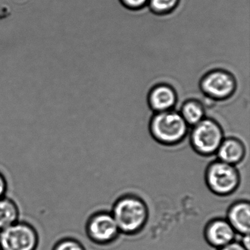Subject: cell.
<instances>
[{
	"label": "cell",
	"instance_id": "2",
	"mask_svg": "<svg viewBox=\"0 0 250 250\" xmlns=\"http://www.w3.org/2000/svg\"><path fill=\"white\" fill-rule=\"evenodd\" d=\"M188 128L179 112L174 110L154 113L149 124L150 135L165 146L179 145L188 134Z\"/></svg>",
	"mask_w": 250,
	"mask_h": 250
},
{
	"label": "cell",
	"instance_id": "13",
	"mask_svg": "<svg viewBox=\"0 0 250 250\" xmlns=\"http://www.w3.org/2000/svg\"><path fill=\"white\" fill-rule=\"evenodd\" d=\"M179 113L188 126H194L206 118L204 106L195 99H189L184 102Z\"/></svg>",
	"mask_w": 250,
	"mask_h": 250
},
{
	"label": "cell",
	"instance_id": "6",
	"mask_svg": "<svg viewBox=\"0 0 250 250\" xmlns=\"http://www.w3.org/2000/svg\"><path fill=\"white\" fill-rule=\"evenodd\" d=\"M200 90L205 96L214 101H225L232 97L236 90V80L225 70L209 71L202 77Z\"/></svg>",
	"mask_w": 250,
	"mask_h": 250
},
{
	"label": "cell",
	"instance_id": "10",
	"mask_svg": "<svg viewBox=\"0 0 250 250\" xmlns=\"http://www.w3.org/2000/svg\"><path fill=\"white\" fill-rule=\"evenodd\" d=\"M227 220L237 234H250V204L247 200L232 203L227 211Z\"/></svg>",
	"mask_w": 250,
	"mask_h": 250
},
{
	"label": "cell",
	"instance_id": "1",
	"mask_svg": "<svg viewBox=\"0 0 250 250\" xmlns=\"http://www.w3.org/2000/svg\"><path fill=\"white\" fill-rule=\"evenodd\" d=\"M111 213L120 232L128 235L141 232L149 216L148 208L144 200L133 194H125L118 199Z\"/></svg>",
	"mask_w": 250,
	"mask_h": 250
},
{
	"label": "cell",
	"instance_id": "17",
	"mask_svg": "<svg viewBox=\"0 0 250 250\" xmlns=\"http://www.w3.org/2000/svg\"><path fill=\"white\" fill-rule=\"evenodd\" d=\"M8 187V181H7L5 175L0 172V199L6 196Z\"/></svg>",
	"mask_w": 250,
	"mask_h": 250
},
{
	"label": "cell",
	"instance_id": "5",
	"mask_svg": "<svg viewBox=\"0 0 250 250\" xmlns=\"http://www.w3.org/2000/svg\"><path fill=\"white\" fill-rule=\"evenodd\" d=\"M39 244V232L28 222L20 220L0 231L2 250H37Z\"/></svg>",
	"mask_w": 250,
	"mask_h": 250
},
{
	"label": "cell",
	"instance_id": "4",
	"mask_svg": "<svg viewBox=\"0 0 250 250\" xmlns=\"http://www.w3.org/2000/svg\"><path fill=\"white\" fill-rule=\"evenodd\" d=\"M224 138V131L220 124L208 118H205L192 126L189 135L193 150L197 154L206 157L216 154Z\"/></svg>",
	"mask_w": 250,
	"mask_h": 250
},
{
	"label": "cell",
	"instance_id": "7",
	"mask_svg": "<svg viewBox=\"0 0 250 250\" xmlns=\"http://www.w3.org/2000/svg\"><path fill=\"white\" fill-rule=\"evenodd\" d=\"M85 230L89 239L99 245L114 242L121 233L112 213L106 211L96 212L90 216Z\"/></svg>",
	"mask_w": 250,
	"mask_h": 250
},
{
	"label": "cell",
	"instance_id": "11",
	"mask_svg": "<svg viewBox=\"0 0 250 250\" xmlns=\"http://www.w3.org/2000/svg\"><path fill=\"white\" fill-rule=\"evenodd\" d=\"M216 155L218 160L236 166L245 158V146L242 141L235 137L224 138Z\"/></svg>",
	"mask_w": 250,
	"mask_h": 250
},
{
	"label": "cell",
	"instance_id": "19",
	"mask_svg": "<svg viewBox=\"0 0 250 250\" xmlns=\"http://www.w3.org/2000/svg\"><path fill=\"white\" fill-rule=\"evenodd\" d=\"M242 236V238H241V241H240L241 244H242L243 247H245L247 250H250V234H247V235H241Z\"/></svg>",
	"mask_w": 250,
	"mask_h": 250
},
{
	"label": "cell",
	"instance_id": "18",
	"mask_svg": "<svg viewBox=\"0 0 250 250\" xmlns=\"http://www.w3.org/2000/svg\"><path fill=\"white\" fill-rule=\"evenodd\" d=\"M216 250H247L245 247H243L242 244L238 241H232L230 244L225 246V247H221Z\"/></svg>",
	"mask_w": 250,
	"mask_h": 250
},
{
	"label": "cell",
	"instance_id": "12",
	"mask_svg": "<svg viewBox=\"0 0 250 250\" xmlns=\"http://www.w3.org/2000/svg\"><path fill=\"white\" fill-rule=\"evenodd\" d=\"M20 210L14 200L5 197L0 199V231L20 221Z\"/></svg>",
	"mask_w": 250,
	"mask_h": 250
},
{
	"label": "cell",
	"instance_id": "20",
	"mask_svg": "<svg viewBox=\"0 0 250 250\" xmlns=\"http://www.w3.org/2000/svg\"><path fill=\"white\" fill-rule=\"evenodd\" d=\"M0 250H2V249L0 248Z\"/></svg>",
	"mask_w": 250,
	"mask_h": 250
},
{
	"label": "cell",
	"instance_id": "9",
	"mask_svg": "<svg viewBox=\"0 0 250 250\" xmlns=\"http://www.w3.org/2000/svg\"><path fill=\"white\" fill-rule=\"evenodd\" d=\"M178 102V96L175 89L167 84H159L150 89L147 95L149 107L154 112H167L173 110Z\"/></svg>",
	"mask_w": 250,
	"mask_h": 250
},
{
	"label": "cell",
	"instance_id": "3",
	"mask_svg": "<svg viewBox=\"0 0 250 250\" xmlns=\"http://www.w3.org/2000/svg\"><path fill=\"white\" fill-rule=\"evenodd\" d=\"M205 180L212 193L219 197H227L238 189L241 177L236 166L216 159L208 165Z\"/></svg>",
	"mask_w": 250,
	"mask_h": 250
},
{
	"label": "cell",
	"instance_id": "14",
	"mask_svg": "<svg viewBox=\"0 0 250 250\" xmlns=\"http://www.w3.org/2000/svg\"><path fill=\"white\" fill-rule=\"evenodd\" d=\"M181 0H148L147 6L153 14L158 16H165L173 12Z\"/></svg>",
	"mask_w": 250,
	"mask_h": 250
},
{
	"label": "cell",
	"instance_id": "16",
	"mask_svg": "<svg viewBox=\"0 0 250 250\" xmlns=\"http://www.w3.org/2000/svg\"><path fill=\"white\" fill-rule=\"evenodd\" d=\"M121 5L130 11H139L147 6L148 0H119Z\"/></svg>",
	"mask_w": 250,
	"mask_h": 250
},
{
	"label": "cell",
	"instance_id": "15",
	"mask_svg": "<svg viewBox=\"0 0 250 250\" xmlns=\"http://www.w3.org/2000/svg\"><path fill=\"white\" fill-rule=\"evenodd\" d=\"M52 250H86L84 245L74 238H64L54 245Z\"/></svg>",
	"mask_w": 250,
	"mask_h": 250
},
{
	"label": "cell",
	"instance_id": "8",
	"mask_svg": "<svg viewBox=\"0 0 250 250\" xmlns=\"http://www.w3.org/2000/svg\"><path fill=\"white\" fill-rule=\"evenodd\" d=\"M236 235L226 219H213L205 227V240L208 245L216 250L235 241Z\"/></svg>",
	"mask_w": 250,
	"mask_h": 250
}]
</instances>
